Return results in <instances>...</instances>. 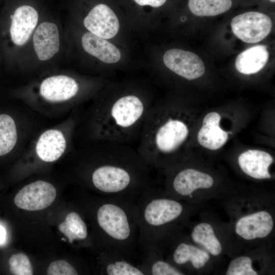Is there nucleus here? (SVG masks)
Returning <instances> with one entry per match:
<instances>
[{
    "label": "nucleus",
    "mask_w": 275,
    "mask_h": 275,
    "mask_svg": "<svg viewBox=\"0 0 275 275\" xmlns=\"http://www.w3.org/2000/svg\"><path fill=\"white\" fill-rule=\"evenodd\" d=\"M90 153V184L101 196L136 199L153 185L151 169L133 146L98 142Z\"/></svg>",
    "instance_id": "obj_1"
},
{
    "label": "nucleus",
    "mask_w": 275,
    "mask_h": 275,
    "mask_svg": "<svg viewBox=\"0 0 275 275\" xmlns=\"http://www.w3.org/2000/svg\"><path fill=\"white\" fill-rule=\"evenodd\" d=\"M184 109L163 103L151 107L136 149L151 170L169 171L180 164L190 133Z\"/></svg>",
    "instance_id": "obj_2"
},
{
    "label": "nucleus",
    "mask_w": 275,
    "mask_h": 275,
    "mask_svg": "<svg viewBox=\"0 0 275 275\" xmlns=\"http://www.w3.org/2000/svg\"><path fill=\"white\" fill-rule=\"evenodd\" d=\"M153 103L134 93L108 95L93 108L87 126L95 142L138 144L142 128Z\"/></svg>",
    "instance_id": "obj_3"
},
{
    "label": "nucleus",
    "mask_w": 275,
    "mask_h": 275,
    "mask_svg": "<svg viewBox=\"0 0 275 275\" xmlns=\"http://www.w3.org/2000/svg\"><path fill=\"white\" fill-rule=\"evenodd\" d=\"M95 203L94 222L100 252L121 255L139 263V227L136 199L101 196Z\"/></svg>",
    "instance_id": "obj_4"
},
{
    "label": "nucleus",
    "mask_w": 275,
    "mask_h": 275,
    "mask_svg": "<svg viewBox=\"0 0 275 275\" xmlns=\"http://www.w3.org/2000/svg\"><path fill=\"white\" fill-rule=\"evenodd\" d=\"M180 200L153 185L136 198L140 253H158L167 240L180 231L178 224L186 213Z\"/></svg>",
    "instance_id": "obj_5"
},
{
    "label": "nucleus",
    "mask_w": 275,
    "mask_h": 275,
    "mask_svg": "<svg viewBox=\"0 0 275 275\" xmlns=\"http://www.w3.org/2000/svg\"><path fill=\"white\" fill-rule=\"evenodd\" d=\"M169 171L165 190L179 199L190 197L198 189H209L214 185V179L210 175L194 168L176 166Z\"/></svg>",
    "instance_id": "obj_6"
},
{
    "label": "nucleus",
    "mask_w": 275,
    "mask_h": 275,
    "mask_svg": "<svg viewBox=\"0 0 275 275\" xmlns=\"http://www.w3.org/2000/svg\"><path fill=\"white\" fill-rule=\"evenodd\" d=\"M233 34L243 42L256 43L265 38L272 27L271 18L258 11H248L234 17L231 22Z\"/></svg>",
    "instance_id": "obj_7"
},
{
    "label": "nucleus",
    "mask_w": 275,
    "mask_h": 275,
    "mask_svg": "<svg viewBox=\"0 0 275 275\" xmlns=\"http://www.w3.org/2000/svg\"><path fill=\"white\" fill-rule=\"evenodd\" d=\"M167 249H169V255L167 260L180 269L189 262L194 268L199 269L210 259L207 251L183 241L180 238V231L166 242L160 254Z\"/></svg>",
    "instance_id": "obj_8"
},
{
    "label": "nucleus",
    "mask_w": 275,
    "mask_h": 275,
    "mask_svg": "<svg viewBox=\"0 0 275 275\" xmlns=\"http://www.w3.org/2000/svg\"><path fill=\"white\" fill-rule=\"evenodd\" d=\"M56 189L49 182L38 180L24 186L16 195V206L28 211H38L49 207L54 201Z\"/></svg>",
    "instance_id": "obj_9"
},
{
    "label": "nucleus",
    "mask_w": 275,
    "mask_h": 275,
    "mask_svg": "<svg viewBox=\"0 0 275 275\" xmlns=\"http://www.w3.org/2000/svg\"><path fill=\"white\" fill-rule=\"evenodd\" d=\"M166 66L177 75L188 80L202 76L205 72V65L196 54L180 49L167 50L163 57Z\"/></svg>",
    "instance_id": "obj_10"
},
{
    "label": "nucleus",
    "mask_w": 275,
    "mask_h": 275,
    "mask_svg": "<svg viewBox=\"0 0 275 275\" xmlns=\"http://www.w3.org/2000/svg\"><path fill=\"white\" fill-rule=\"evenodd\" d=\"M84 24L90 33L105 39L115 37L120 27L115 12L109 5L104 3L93 7L85 18Z\"/></svg>",
    "instance_id": "obj_11"
},
{
    "label": "nucleus",
    "mask_w": 275,
    "mask_h": 275,
    "mask_svg": "<svg viewBox=\"0 0 275 275\" xmlns=\"http://www.w3.org/2000/svg\"><path fill=\"white\" fill-rule=\"evenodd\" d=\"M273 225L270 213L261 210L240 217L235 224V231L242 239L252 240L267 237L272 231Z\"/></svg>",
    "instance_id": "obj_12"
},
{
    "label": "nucleus",
    "mask_w": 275,
    "mask_h": 275,
    "mask_svg": "<svg viewBox=\"0 0 275 275\" xmlns=\"http://www.w3.org/2000/svg\"><path fill=\"white\" fill-rule=\"evenodd\" d=\"M9 33L12 42L17 46L24 44L30 38L38 20V13L32 6L21 5L10 15Z\"/></svg>",
    "instance_id": "obj_13"
},
{
    "label": "nucleus",
    "mask_w": 275,
    "mask_h": 275,
    "mask_svg": "<svg viewBox=\"0 0 275 275\" xmlns=\"http://www.w3.org/2000/svg\"><path fill=\"white\" fill-rule=\"evenodd\" d=\"M241 170L249 177L258 180L270 179L269 167L273 158L268 152L257 149H249L238 157Z\"/></svg>",
    "instance_id": "obj_14"
},
{
    "label": "nucleus",
    "mask_w": 275,
    "mask_h": 275,
    "mask_svg": "<svg viewBox=\"0 0 275 275\" xmlns=\"http://www.w3.org/2000/svg\"><path fill=\"white\" fill-rule=\"evenodd\" d=\"M221 116L216 112L207 113L197 134V140L203 147L210 150L221 149L227 143L229 132L221 128Z\"/></svg>",
    "instance_id": "obj_15"
},
{
    "label": "nucleus",
    "mask_w": 275,
    "mask_h": 275,
    "mask_svg": "<svg viewBox=\"0 0 275 275\" xmlns=\"http://www.w3.org/2000/svg\"><path fill=\"white\" fill-rule=\"evenodd\" d=\"M78 90V84L74 78L62 75L46 78L40 87L41 95L51 102L68 100L74 97Z\"/></svg>",
    "instance_id": "obj_16"
},
{
    "label": "nucleus",
    "mask_w": 275,
    "mask_h": 275,
    "mask_svg": "<svg viewBox=\"0 0 275 275\" xmlns=\"http://www.w3.org/2000/svg\"><path fill=\"white\" fill-rule=\"evenodd\" d=\"M35 51L41 61L52 58L60 48L59 33L57 26L51 22L41 23L33 36Z\"/></svg>",
    "instance_id": "obj_17"
},
{
    "label": "nucleus",
    "mask_w": 275,
    "mask_h": 275,
    "mask_svg": "<svg viewBox=\"0 0 275 275\" xmlns=\"http://www.w3.org/2000/svg\"><path fill=\"white\" fill-rule=\"evenodd\" d=\"M66 144V139L61 131L49 129L39 138L36 146V152L42 160L53 162L63 155Z\"/></svg>",
    "instance_id": "obj_18"
},
{
    "label": "nucleus",
    "mask_w": 275,
    "mask_h": 275,
    "mask_svg": "<svg viewBox=\"0 0 275 275\" xmlns=\"http://www.w3.org/2000/svg\"><path fill=\"white\" fill-rule=\"evenodd\" d=\"M81 43L86 52L103 62L115 63L121 59V53L116 46L90 32L83 35Z\"/></svg>",
    "instance_id": "obj_19"
},
{
    "label": "nucleus",
    "mask_w": 275,
    "mask_h": 275,
    "mask_svg": "<svg viewBox=\"0 0 275 275\" xmlns=\"http://www.w3.org/2000/svg\"><path fill=\"white\" fill-rule=\"evenodd\" d=\"M269 59V52L262 45L252 46L241 52L235 60V67L240 73L250 75L262 70Z\"/></svg>",
    "instance_id": "obj_20"
},
{
    "label": "nucleus",
    "mask_w": 275,
    "mask_h": 275,
    "mask_svg": "<svg viewBox=\"0 0 275 275\" xmlns=\"http://www.w3.org/2000/svg\"><path fill=\"white\" fill-rule=\"evenodd\" d=\"M101 273L106 275H145L138 263L121 255L100 252Z\"/></svg>",
    "instance_id": "obj_21"
},
{
    "label": "nucleus",
    "mask_w": 275,
    "mask_h": 275,
    "mask_svg": "<svg viewBox=\"0 0 275 275\" xmlns=\"http://www.w3.org/2000/svg\"><path fill=\"white\" fill-rule=\"evenodd\" d=\"M139 266L145 275H183L184 272L159 253L146 251L141 253Z\"/></svg>",
    "instance_id": "obj_22"
},
{
    "label": "nucleus",
    "mask_w": 275,
    "mask_h": 275,
    "mask_svg": "<svg viewBox=\"0 0 275 275\" xmlns=\"http://www.w3.org/2000/svg\"><path fill=\"white\" fill-rule=\"evenodd\" d=\"M190 237L195 243L203 246L212 256H218L221 254L222 244L209 223L203 222L196 225L191 231Z\"/></svg>",
    "instance_id": "obj_23"
},
{
    "label": "nucleus",
    "mask_w": 275,
    "mask_h": 275,
    "mask_svg": "<svg viewBox=\"0 0 275 275\" xmlns=\"http://www.w3.org/2000/svg\"><path fill=\"white\" fill-rule=\"evenodd\" d=\"M59 229L67 238L70 243L74 241H84L89 237L87 225L81 215L76 211L69 212Z\"/></svg>",
    "instance_id": "obj_24"
},
{
    "label": "nucleus",
    "mask_w": 275,
    "mask_h": 275,
    "mask_svg": "<svg viewBox=\"0 0 275 275\" xmlns=\"http://www.w3.org/2000/svg\"><path fill=\"white\" fill-rule=\"evenodd\" d=\"M233 5L232 0H188L190 12L200 17L215 16L229 10Z\"/></svg>",
    "instance_id": "obj_25"
},
{
    "label": "nucleus",
    "mask_w": 275,
    "mask_h": 275,
    "mask_svg": "<svg viewBox=\"0 0 275 275\" xmlns=\"http://www.w3.org/2000/svg\"><path fill=\"white\" fill-rule=\"evenodd\" d=\"M17 141V132L14 120L7 114H0V156L11 152Z\"/></svg>",
    "instance_id": "obj_26"
},
{
    "label": "nucleus",
    "mask_w": 275,
    "mask_h": 275,
    "mask_svg": "<svg viewBox=\"0 0 275 275\" xmlns=\"http://www.w3.org/2000/svg\"><path fill=\"white\" fill-rule=\"evenodd\" d=\"M227 275H257L253 267L252 259L246 256H241L232 260L226 272Z\"/></svg>",
    "instance_id": "obj_27"
},
{
    "label": "nucleus",
    "mask_w": 275,
    "mask_h": 275,
    "mask_svg": "<svg viewBox=\"0 0 275 275\" xmlns=\"http://www.w3.org/2000/svg\"><path fill=\"white\" fill-rule=\"evenodd\" d=\"M10 270L15 275H32L33 269L28 257L23 253L13 255L9 260Z\"/></svg>",
    "instance_id": "obj_28"
},
{
    "label": "nucleus",
    "mask_w": 275,
    "mask_h": 275,
    "mask_svg": "<svg viewBox=\"0 0 275 275\" xmlns=\"http://www.w3.org/2000/svg\"><path fill=\"white\" fill-rule=\"evenodd\" d=\"M48 275H77V269L68 262L65 260H56L52 262L48 266Z\"/></svg>",
    "instance_id": "obj_29"
},
{
    "label": "nucleus",
    "mask_w": 275,
    "mask_h": 275,
    "mask_svg": "<svg viewBox=\"0 0 275 275\" xmlns=\"http://www.w3.org/2000/svg\"><path fill=\"white\" fill-rule=\"evenodd\" d=\"M139 7L159 8L164 6L168 0H132Z\"/></svg>",
    "instance_id": "obj_30"
},
{
    "label": "nucleus",
    "mask_w": 275,
    "mask_h": 275,
    "mask_svg": "<svg viewBox=\"0 0 275 275\" xmlns=\"http://www.w3.org/2000/svg\"><path fill=\"white\" fill-rule=\"evenodd\" d=\"M7 239V232L5 227L0 224V245L5 243Z\"/></svg>",
    "instance_id": "obj_31"
},
{
    "label": "nucleus",
    "mask_w": 275,
    "mask_h": 275,
    "mask_svg": "<svg viewBox=\"0 0 275 275\" xmlns=\"http://www.w3.org/2000/svg\"><path fill=\"white\" fill-rule=\"evenodd\" d=\"M266 1H269L272 3H274L275 2V0H266Z\"/></svg>",
    "instance_id": "obj_32"
}]
</instances>
